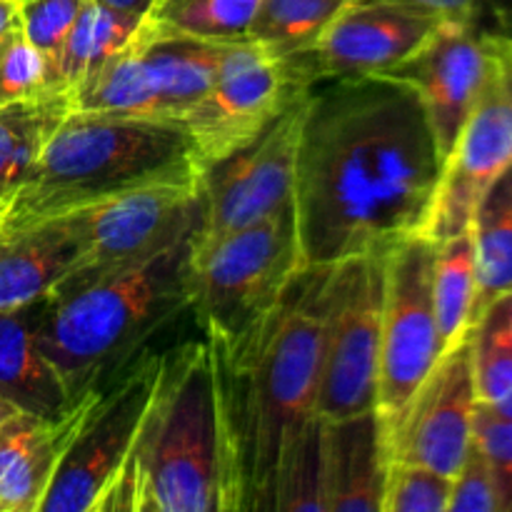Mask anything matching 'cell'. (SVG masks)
<instances>
[{"mask_svg": "<svg viewBox=\"0 0 512 512\" xmlns=\"http://www.w3.org/2000/svg\"><path fill=\"white\" fill-rule=\"evenodd\" d=\"M443 20L470 25L488 38H512V0H398Z\"/></svg>", "mask_w": 512, "mask_h": 512, "instance_id": "cell-33", "label": "cell"}, {"mask_svg": "<svg viewBox=\"0 0 512 512\" xmlns=\"http://www.w3.org/2000/svg\"><path fill=\"white\" fill-rule=\"evenodd\" d=\"M160 350L140 355L105 385L65 453L38 512H103L143 418Z\"/></svg>", "mask_w": 512, "mask_h": 512, "instance_id": "cell-14", "label": "cell"}, {"mask_svg": "<svg viewBox=\"0 0 512 512\" xmlns=\"http://www.w3.org/2000/svg\"><path fill=\"white\" fill-rule=\"evenodd\" d=\"M508 173H510V178H512V163H510V168H508Z\"/></svg>", "mask_w": 512, "mask_h": 512, "instance_id": "cell-38", "label": "cell"}, {"mask_svg": "<svg viewBox=\"0 0 512 512\" xmlns=\"http://www.w3.org/2000/svg\"><path fill=\"white\" fill-rule=\"evenodd\" d=\"M70 110L73 100L63 93L0 108V213Z\"/></svg>", "mask_w": 512, "mask_h": 512, "instance_id": "cell-24", "label": "cell"}, {"mask_svg": "<svg viewBox=\"0 0 512 512\" xmlns=\"http://www.w3.org/2000/svg\"><path fill=\"white\" fill-rule=\"evenodd\" d=\"M83 5L85 0H20L23 33L48 60L53 90L60 53H63L65 40H68Z\"/></svg>", "mask_w": 512, "mask_h": 512, "instance_id": "cell-31", "label": "cell"}, {"mask_svg": "<svg viewBox=\"0 0 512 512\" xmlns=\"http://www.w3.org/2000/svg\"><path fill=\"white\" fill-rule=\"evenodd\" d=\"M285 63L253 40L225 43L208 93L178 120L203 170L253 143L300 93Z\"/></svg>", "mask_w": 512, "mask_h": 512, "instance_id": "cell-12", "label": "cell"}, {"mask_svg": "<svg viewBox=\"0 0 512 512\" xmlns=\"http://www.w3.org/2000/svg\"><path fill=\"white\" fill-rule=\"evenodd\" d=\"M300 273L293 203L233 235L190 250V313L203 333L238 335L268 313Z\"/></svg>", "mask_w": 512, "mask_h": 512, "instance_id": "cell-6", "label": "cell"}, {"mask_svg": "<svg viewBox=\"0 0 512 512\" xmlns=\"http://www.w3.org/2000/svg\"><path fill=\"white\" fill-rule=\"evenodd\" d=\"M203 175L178 123L70 110L0 213V233L60 218L115 195Z\"/></svg>", "mask_w": 512, "mask_h": 512, "instance_id": "cell-4", "label": "cell"}, {"mask_svg": "<svg viewBox=\"0 0 512 512\" xmlns=\"http://www.w3.org/2000/svg\"><path fill=\"white\" fill-rule=\"evenodd\" d=\"M80 245L63 218L0 233V313L28 308L73 270Z\"/></svg>", "mask_w": 512, "mask_h": 512, "instance_id": "cell-20", "label": "cell"}, {"mask_svg": "<svg viewBox=\"0 0 512 512\" xmlns=\"http://www.w3.org/2000/svg\"><path fill=\"white\" fill-rule=\"evenodd\" d=\"M473 435L493 468L498 485L500 512H512V420L493 418L483 408H475Z\"/></svg>", "mask_w": 512, "mask_h": 512, "instance_id": "cell-34", "label": "cell"}, {"mask_svg": "<svg viewBox=\"0 0 512 512\" xmlns=\"http://www.w3.org/2000/svg\"><path fill=\"white\" fill-rule=\"evenodd\" d=\"M448 512H500L493 468H490L488 455L483 453L475 435L458 473L453 475Z\"/></svg>", "mask_w": 512, "mask_h": 512, "instance_id": "cell-32", "label": "cell"}, {"mask_svg": "<svg viewBox=\"0 0 512 512\" xmlns=\"http://www.w3.org/2000/svg\"><path fill=\"white\" fill-rule=\"evenodd\" d=\"M475 240V288L470 328L483 310L500 295L512 293V178L505 170L485 198L480 200L470 223Z\"/></svg>", "mask_w": 512, "mask_h": 512, "instance_id": "cell-22", "label": "cell"}, {"mask_svg": "<svg viewBox=\"0 0 512 512\" xmlns=\"http://www.w3.org/2000/svg\"><path fill=\"white\" fill-rule=\"evenodd\" d=\"M483 93L443 165L423 235L445 240L470 228L480 200L512 163V38H488Z\"/></svg>", "mask_w": 512, "mask_h": 512, "instance_id": "cell-13", "label": "cell"}, {"mask_svg": "<svg viewBox=\"0 0 512 512\" xmlns=\"http://www.w3.org/2000/svg\"><path fill=\"white\" fill-rule=\"evenodd\" d=\"M20 25V0H0V48Z\"/></svg>", "mask_w": 512, "mask_h": 512, "instance_id": "cell-35", "label": "cell"}, {"mask_svg": "<svg viewBox=\"0 0 512 512\" xmlns=\"http://www.w3.org/2000/svg\"><path fill=\"white\" fill-rule=\"evenodd\" d=\"M443 178L423 105L383 78L310 90L295 163L300 270L388 253L423 233Z\"/></svg>", "mask_w": 512, "mask_h": 512, "instance_id": "cell-1", "label": "cell"}, {"mask_svg": "<svg viewBox=\"0 0 512 512\" xmlns=\"http://www.w3.org/2000/svg\"><path fill=\"white\" fill-rule=\"evenodd\" d=\"M478 403L512 390V293L495 298L470 328Z\"/></svg>", "mask_w": 512, "mask_h": 512, "instance_id": "cell-28", "label": "cell"}, {"mask_svg": "<svg viewBox=\"0 0 512 512\" xmlns=\"http://www.w3.org/2000/svg\"><path fill=\"white\" fill-rule=\"evenodd\" d=\"M103 512H220V453L208 343L158 355L128 460Z\"/></svg>", "mask_w": 512, "mask_h": 512, "instance_id": "cell-5", "label": "cell"}, {"mask_svg": "<svg viewBox=\"0 0 512 512\" xmlns=\"http://www.w3.org/2000/svg\"><path fill=\"white\" fill-rule=\"evenodd\" d=\"M320 458L325 512H380L388 450L378 413L320 420Z\"/></svg>", "mask_w": 512, "mask_h": 512, "instance_id": "cell-19", "label": "cell"}, {"mask_svg": "<svg viewBox=\"0 0 512 512\" xmlns=\"http://www.w3.org/2000/svg\"><path fill=\"white\" fill-rule=\"evenodd\" d=\"M350 0H260L248 40L288 60L318 43Z\"/></svg>", "mask_w": 512, "mask_h": 512, "instance_id": "cell-26", "label": "cell"}, {"mask_svg": "<svg viewBox=\"0 0 512 512\" xmlns=\"http://www.w3.org/2000/svg\"><path fill=\"white\" fill-rule=\"evenodd\" d=\"M190 240L118 273L55 290L30 305L38 348L58 373L70 403L103 390L163 330L190 313Z\"/></svg>", "mask_w": 512, "mask_h": 512, "instance_id": "cell-3", "label": "cell"}, {"mask_svg": "<svg viewBox=\"0 0 512 512\" xmlns=\"http://www.w3.org/2000/svg\"><path fill=\"white\" fill-rule=\"evenodd\" d=\"M440 20L398 0H350L313 48L283 63L303 88L320 80L378 78L413 55Z\"/></svg>", "mask_w": 512, "mask_h": 512, "instance_id": "cell-15", "label": "cell"}, {"mask_svg": "<svg viewBox=\"0 0 512 512\" xmlns=\"http://www.w3.org/2000/svg\"><path fill=\"white\" fill-rule=\"evenodd\" d=\"M143 20L115 13L98 0H85L55 70V93L70 95L83 88L103 65H108L133 40Z\"/></svg>", "mask_w": 512, "mask_h": 512, "instance_id": "cell-23", "label": "cell"}, {"mask_svg": "<svg viewBox=\"0 0 512 512\" xmlns=\"http://www.w3.org/2000/svg\"><path fill=\"white\" fill-rule=\"evenodd\" d=\"M98 3H103L105 8L115 10V13H123V15H130V18L145 20L148 18L150 10H153L155 0H98Z\"/></svg>", "mask_w": 512, "mask_h": 512, "instance_id": "cell-36", "label": "cell"}, {"mask_svg": "<svg viewBox=\"0 0 512 512\" xmlns=\"http://www.w3.org/2000/svg\"><path fill=\"white\" fill-rule=\"evenodd\" d=\"M15 413H20V410H15L13 405L8 403V400H5V398H0V430L5 428V423H8V420L13 418Z\"/></svg>", "mask_w": 512, "mask_h": 512, "instance_id": "cell-37", "label": "cell"}, {"mask_svg": "<svg viewBox=\"0 0 512 512\" xmlns=\"http://www.w3.org/2000/svg\"><path fill=\"white\" fill-rule=\"evenodd\" d=\"M310 90L300 93L253 143L203 170L200 218L190 250L260 223L293 203L295 163Z\"/></svg>", "mask_w": 512, "mask_h": 512, "instance_id": "cell-11", "label": "cell"}, {"mask_svg": "<svg viewBox=\"0 0 512 512\" xmlns=\"http://www.w3.org/2000/svg\"><path fill=\"white\" fill-rule=\"evenodd\" d=\"M48 60L25 38L23 25L0 48V108L53 95Z\"/></svg>", "mask_w": 512, "mask_h": 512, "instance_id": "cell-30", "label": "cell"}, {"mask_svg": "<svg viewBox=\"0 0 512 512\" xmlns=\"http://www.w3.org/2000/svg\"><path fill=\"white\" fill-rule=\"evenodd\" d=\"M475 288H478V273H475L473 228L453 238L435 240L433 308L443 353L470 333Z\"/></svg>", "mask_w": 512, "mask_h": 512, "instance_id": "cell-25", "label": "cell"}, {"mask_svg": "<svg viewBox=\"0 0 512 512\" xmlns=\"http://www.w3.org/2000/svg\"><path fill=\"white\" fill-rule=\"evenodd\" d=\"M260 0H155L148 18L153 25L210 43L248 40Z\"/></svg>", "mask_w": 512, "mask_h": 512, "instance_id": "cell-27", "label": "cell"}, {"mask_svg": "<svg viewBox=\"0 0 512 512\" xmlns=\"http://www.w3.org/2000/svg\"><path fill=\"white\" fill-rule=\"evenodd\" d=\"M103 390H90L58 418L15 413L0 430V512H38L85 418Z\"/></svg>", "mask_w": 512, "mask_h": 512, "instance_id": "cell-18", "label": "cell"}, {"mask_svg": "<svg viewBox=\"0 0 512 512\" xmlns=\"http://www.w3.org/2000/svg\"><path fill=\"white\" fill-rule=\"evenodd\" d=\"M200 178L145 185L60 215L78 238L80 255L55 290L133 268L193 233L200 218Z\"/></svg>", "mask_w": 512, "mask_h": 512, "instance_id": "cell-10", "label": "cell"}, {"mask_svg": "<svg viewBox=\"0 0 512 512\" xmlns=\"http://www.w3.org/2000/svg\"><path fill=\"white\" fill-rule=\"evenodd\" d=\"M488 65V35L455 20H440L413 55L378 78L413 90L445 165L483 93Z\"/></svg>", "mask_w": 512, "mask_h": 512, "instance_id": "cell-16", "label": "cell"}, {"mask_svg": "<svg viewBox=\"0 0 512 512\" xmlns=\"http://www.w3.org/2000/svg\"><path fill=\"white\" fill-rule=\"evenodd\" d=\"M453 478L405 460H388L380 512H448Z\"/></svg>", "mask_w": 512, "mask_h": 512, "instance_id": "cell-29", "label": "cell"}, {"mask_svg": "<svg viewBox=\"0 0 512 512\" xmlns=\"http://www.w3.org/2000/svg\"><path fill=\"white\" fill-rule=\"evenodd\" d=\"M225 43L143 20L133 40L73 93V110L178 123L213 85Z\"/></svg>", "mask_w": 512, "mask_h": 512, "instance_id": "cell-7", "label": "cell"}, {"mask_svg": "<svg viewBox=\"0 0 512 512\" xmlns=\"http://www.w3.org/2000/svg\"><path fill=\"white\" fill-rule=\"evenodd\" d=\"M330 268L300 270L238 335L205 333L220 453V512L273 510L283 463L315 420Z\"/></svg>", "mask_w": 512, "mask_h": 512, "instance_id": "cell-2", "label": "cell"}, {"mask_svg": "<svg viewBox=\"0 0 512 512\" xmlns=\"http://www.w3.org/2000/svg\"><path fill=\"white\" fill-rule=\"evenodd\" d=\"M475 390L473 343L470 333L440 355L403 420L390 433L385 450L388 460H405L453 478L473 440Z\"/></svg>", "mask_w": 512, "mask_h": 512, "instance_id": "cell-17", "label": "cell"}, {"mask_svg": "<svg viewBox=\"0 0 512 512\" xmlns=\"http://www.w3.org/2000/svg\"><path fill=\"white\" fill-rule=\"evenodd\" d=\"M383 290L385 253L358 255L330 265L323 360L315 400V415L320 420L375 413Z\"/></svg>", "mask_w": 512, "mask_h": 512, "instance_id": "cell-8", "label": "cell"}, {"mask_svg": "<svg viewBox=\"0 0 512 512\" xmlns=\"http://www.w3.org/2000/svg\"><path fill=\"white\" fill-rule=\"evenodd\" d=\"M0 398L38 418H58L73 405L38 348L30 305L0 313Z\"/></svg>", "mask_w": 512, "mask_h": 512, "instance_id": "cell-21", "label": "cell"}, {"mask_svg": "<svg viewBox=\"0 0 512 512\" xmlns=\"http://www.w3.org/2000/svg\"><path fill=\"white\" fill-rule=\"evenodd\" d=\"M435 240L415 233L385 253L378 413L385 443L443 355L433 308Z\"/></svg>", "mask_w": 512, "mask_h": 512, "instance_id": "cell-9", "label": "cell"}]
</instances>
